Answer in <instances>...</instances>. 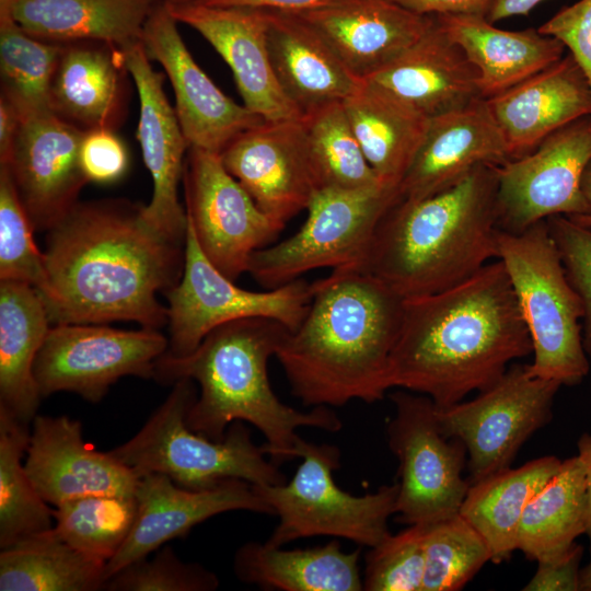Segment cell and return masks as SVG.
<instances>
[{
  "label": "cell",
  "instance_id": "obj_1",
  "mask_svg": "<svg viewBox=\"0 0 591 591\" xmlns=\"http://www.w3.org/2000/svg\"><path fill=\"white\" fill-rule=\"evenodd\" d=\"M47 231V287L40 296L51 324L134 321L159 329L167 323L157 294L179 282L185 243L150 225L142 205L78 201Z\"/></svg>",
  "mask_w": 591,
  "mask_h": 591
},
{
  "label": "cell",
  "instance_id": "obj_2",
  "mask_svg": "<svg viewBox=\"0 0 591 591\" xmlns=\"http://www.w3.org/2000/svg\"><path fill=\"white\" fill-rule=\"evenodd\" d=\"M532 343L503 264L449 289L404 299L390 357L391 386L447 408L494 385Z\"/></svg>",
  "mask_w": 591,
  "mask_h": 591
},
{
  "label": "cell",
  "instance_id": "obj_3",
  "mask_svg": "<svg viewBox=\"0 0 591 591\" xmlns=\"http://www.w3.org/2000/svg\"><path fill=\"white\" fill-rule=\"evenodd\" d=\"M403 304L386 285L355 266L313 282L301 324L275 355L292 395L312 407L381 401L392 389L390 357Z\"/></svg>",
  "mask_w": 591,
  "mask_h": 591
},
{
  "label": "cell",
  "instance_id": "obj_4",
  "mask_svg": "<svg viewBox=\"0 0 591 591\" xmlns=\"http://www.w3.org/2000/svg\"><path fill=\"white\" fill-rule=\"evenodd\" d=\"M288 332L280 322L266 317L222 324L185 356L165 351L154 363L153 379L161 384L189 379L199 385L186 417L195 432L219 441L231 424L245 421L263 433L266 443L262 447L273 462L292 460L302 440L299 428L337 432L343 422L328 406L301 412L273 391L268 361Z\"/></svg>",
  "mask_w": 591,
  "mask_h": 591
},
{
  "label": "cell",
  "instance_id": "obj_5",
  "mask_svg": "<svg viewBox=\"0 0 591 591\" xmlns=\"http://www.w3.org/2000/svg\"><path fill=\"white\" fill-rule=\"evenodd\" d=\"M498 166L482 164L451 187L395 200L355 267L403 299L454 287L497 259Z\"/></svg>",
  "mask_w": 591,
  "mask_h": 591
},
{
  "label": "cell",
  "instance_id": "obj_6",
  "mask_svg": "<svg viewBox=\"0 0 591 591\" xmlns=\"http://www.w3.org/2000/svg\"><path fill=\"white\" fill-rule=\"evenodd\" d=\"M497 259L509 276L531 343V375L580 384L590 360L582 340L583 309L569 282L546 220L513 233L499 229Z\"/></svg>",
  "mask_w": 591,
  "mask_h": 591
},
{
  "label": "cell",
  "instance_id": "obj_7",
  "mask_svg": "<svg viewBox=\"0 0 591 591\" xmlns=\"http://www.w3.org/2000/svg\"><path fill=\"white\" fill-rule=\"evenodd\" d=\"M166 399L127 442L109 451L141 477L150 473L169 476L188 489H207L227 479L254 486L286 482L277 464L267 459L243 421H234L222 440L192 430L187 413L197 398L195 382L181 379Z\"/></svg>",
  "mask_w": 591,
  "mask_h": 591
},
{
  "label": "cell",
  "instance_id": "obj_8",
  "mask_svg": "<svg viewBox=\"0 0 591 591\" xmlns=\"http://www.w3.org/2000/svg\"><path fill=\"white\" fill-rule=\"evenodd\" d=\"M298 457L302 462L290 480L253 485L279 519L267 542L283 546L299 538L334 536L370 548L390 534L387 525L396 511L397 483L354 496L334 479V471L340 464L336 445L302 439Z\"/></svg>",
  "mask_w": 591,
  "mask_h": 591
},
{
  "label": "cell",
  "instance_id": "obj_9",
  "mask_svg": "<svg viewBox=\"0 0 591 591\" xmlns=\"http://www.w3.org/2000/svg\"><path fill=\"white\" fill-rule=\"evenodd\" d=\"M397 198L398 189L383 185L317 190L300 230L256 251L247 273L263 287L274 289L317 268L357 266L381 218Z\"/></svg>",
  "mask_w": 591,
  "mask_h": 591
},
{
  "label": "cell",
  "instance_id": "obj_10",
  "mask_svg": "<svg viewBox=\"0 0 591 591\" xmlns=\"http://www.w3.org/2000/svg\"><path fill=\"white\" fill-rule=\"evenodd\" d=\"M395 414L387 425V443L398 461L396 520L430 524L460 512L470 480L462 472L467 452L440 428L437 405L406 390L391 394Z\"/></svg>",
  "mask_w": 591,
  "mask_h": 591
},
{
  "label": "cell",
  "instance_id": "obj_11",
  "mask_svg": "<svg viewBox=\"0 0 591 591\" xmlns=\"http://www.w3.org/2000/svg\"><path fill=\"white\" fill-rule=\"evenodd\" d=\"M165 296L170 324L166 352L185 356L213 328L236 320L273 318L294 331L309 309L312 283L299 278L267 291L242 289L207 258L187 221L183 275Z\"/></svg>",
  "mask_w": 591,
  "mask_h": 591
},
{
  "label": "cell",
  "instance_id": "obj_12",
  "mask_svg": "<svg viewBox=\"0 0 591 591\" xmlns=\"http://www.w3.org/2000/svg\"><path fill=\"white\" fill-rule=\"evenodd\" d=\"M560 386L531 375L526 364H511L473 399L437 407L441 431L466 449L470 483L510 467L526 440L552 420Z\"/></svg>",
  "mask_w": 591,
  "mask_h": 591
},
{
  "label": "cell",
  "instance_id": "obj_13",
  "mask_svg": "<svg viewBox=\"0 0 591 591\" xmlns=\"http://www.w3.org/2000/svg\"><path fill=\"white\" fill-rule=\"evenodd\" d=\"M167 348L158 329L55 324L36 356L34 379L42 397L68 391L99 403L123 376L153 379L154 363Z\"/></svg>",
  "mask_w": 591,
  "mask_h": 591
},
{
  "label": "cell",
  "instance_id": "obj_14",
  "mask_svg": "<svg viewBox=\"0 0 591 591\" xmlns=\"http://www.w3.org/2000/svg\"><path fill=\"white\" fill-rule=\"evenodd\" d=\"M182 182L187 221L202 253L233 281L286 225L258 208L218 153L189 147Z\"/></svg>",
  "mask_w": 591,
  "mask_h": 591
},
{
  "label": "cell",
  "instance_id": "obj_15",
  "mask_svg": "<svg viewBox=\"0 0 591 591\" xmlns=\"http://www.w3.org/2000/svg\"><path fill=\"white\" fill-rule=\"evenodd\" d=\"M591 161V115L547 136L531 152L498 166L499 229L519 233L553 216L589 212L582 192Z\"/></svg>",
  "mask_w": 591,
  "mask_h": 591
},
{
  "label": "cell",
  "instance_id": "obj_16",
  "mask_svg": "<svg viewBox=\"0 0 591 591\" xmlns=\"http://www.w3.org/2000/svg\"><path fill=\"white\" fill-rule=\"evenodd\" d=\"M177 23L159 1L143 25L141 43L171 81L174 109L188 146L220 154L240 134L265 119L212 82L187 49Z\"/></svg>",
  "mask_w": 591,
  "mask_h": 591
},
{
  "label": "cell",
  "instance_id": "obj_17",
  "mask_svg": "<svg viewBox=\"0 0 591 591\" xmlns=\"http://www.w3.org/2000/svg\"><path fill=\"white\" fill-rule=\"evenodd\" d=\"M220 158L258 208L283 224L308 209L317 192L302 118L263 120L234 138Z\"/></svg>",
  "mask_w": 591,
  "mask_h": 591
},
{
  "label": "cell",
  "instance_id": "obj_18",
  "mask_svg": "<svg viewBox=\"0 0 591 591\" xmlns=\"http://www.w3.org/2000/svg\"><path fill=\"white\" fill-rule=\"evenodd\" d=\"M137 513L123 546L106 563L105 581L139 559L148 557L173 538L217 514L246 510L274 514L254 486L243 479H227L207 489H188L169 476L150 473L141 476L135 494Z\"/></svg>",
  "mask_w": 591,
  "mask_h": 591
},
{
  "label": "cell",
  "instance_id": "obj_19",
  "mask_svg": "<svg viewBox=\"0 0 591 591\" xmlns=\"http://www.w3.org/2000/svg\"><path fill=\"white\" fill-rule=\"evenodd\" d=\"M121 49L139 96L136 137L153 182L152 197L148 205L142 206V215L159 232L185 243L187 216L179 204L177 190L189 146L164 92V76L153 69L141 40Z\"/></svg>",
  "mask_w": 591,
  "mask_h": 591
},
{
  "label": "cell",
  "instance_id": "obj_20",
  "mask_svg": "<svg viewBox=\"0 0 591 591\" xmlns=\"http://www.w3.org/2000/svg\"><path fill=\"white\" fill-rule=\"evenodd\" d=\"M83 131L53 112L22 119L8 167L35 230H49L78 202L89 183L80 165Z\"/></svg>",
  "mask_w": 591,
  "mask_h": 591
},
{
  "label": "cell",
  "instance_id": "obj_21",
  "mask_svg": "<svg viewBox=\"0 0 591 591\" xmlns=\"http://www.w3.org/2000/svg\"><path fill=\"white\" fill-rule=\"evenodd\" d=\"M166 5L178 23L196 30L228 63L248 109L265 120L302 118L274 72L266 10L204 3Z\"/></svg>",
  "mask_w": 591,
  "mask_h": 591
},
{
  "label": "cell",
  "instance_id": "obj_22",
  "mask_svg": "<svg viewBox=\"0 0 591 591\" xmlns=\"http://www.w3.org/2000/svg\"><path fill=\"white\" fill-rule=\"evenodd\" d=\"M24 467L42 498L57 507L89 495L135 496L136 472L83 439L82 425L66 415H36Z\"/></svg>",
  "mask_w": 591,
  "mask_h": 591
},
{
  "label": "cell",
  "instance_id": "obj_23",
  "mask_svg": "<svg viewBox=\"0 0 591 591\" xmlns=\"http://www.w3.org/2000/svg\"><path fill=\"white\" fill-rule=\"evenodd\" d=\"M312 26L360 81L385 68L433 24L393 0H325L293 12Z\"/></svg>",
  "mask_w": 591,
  "mask_h": 591
},
{
  "label": "cell",
  "instance_id": "obj_24",
  "mask_svg": "<svg viewBox=\"0 0 591 591\" xmlns=\"http://www.w3.org/2000/svg\"><path fill=\"white\" fill-rule=\"evenodd\" d=\"M511 160L486 100L429 118L422 142L398 186V199L442 192L482 164Z\"/></svg>",
  "mask_w": 591,
  "mask_h": 591
},
{
  "label": "cell",
  "instance_id": "obj_25",
  "mask_svg": "<svg viewBox=\"0 0 591 591\" xmlns=\"http://www.w3.org/2000/svg\"><path fill=\"white\" fill-rule=\"evenodd\" d=\"M512 159L547 136L591 115V86L568 54L505 92L486 100Z\"/></svg>",
  "mask_w": 591,
  "mask_h": 591
},
{
  "label": "cell",
  "instance_id": "obj_26",
  "mask_svg": "<svg viewBox=\"0 0 591 591\" xmlns=\"http://www.w3.org/2000/svg\"><path fill=\"white\" fill-rule=\"evenodd\" d=\"M364 81L385 90L428 118L485 100L476 68L436 18L416 43Z\"/></svg>",
  "mask_w": 591,
  "mask_h": 591
},
{
  "label": "cell",
  "instance_id": "obj_27",
  "mask_svg": "<svg viewBox=\"0 0 591 591\" xmlns=\"http://www.w3.org/2000/svg\"><path fill=\"white\" fill-rule=\"evenodd\" d=\"M61 44L50 85L51 112L81 131L116 130L130 92L123 49L99 40Z\"/></svg>",
  "mask_w": 591,
  "mask_h": 591
},
{
  "label": "cell",
  "instance_id": "obj_28",
  "mask_svg": "<svg viewBox=\"0 0 591 591\" xmlns=\"http://www.w3.org/2000/svg\"><path fill=\"white\" fill-rule=\"evenodd\" d=\"M267 48L276 79L302 116L344 102L362 84L303 19L266 10Z\"/></svg>",
  "mask_w": 591,
  "mask_h": 591
},
{
  "label": "cell",
  "instance_id": "obj_29",
  "mask_svg": "<svg viewBox=\"0 0 591 591\" xmlns=\"http://www.w3.org/2000/svg\"><path fill=\"white\" fill-rule=\"evenodd\" d=\"M436 19L476 68L485 100L555 63L566 49L560 40L538 28L501 30L479 15L444 14Z\"/></svg>",
  "mask_w": 591,
  "mask_h": 591
},
{
  "label": "cell",
  "instance_id": "obj_30",
  "mask_svg": "<svg viewBox=\"0 0 591 591\" xmlns=\"http://www.w3.org/2000/svg\"><path fill=\"white\" fill-rule=\"evenodd\" d=\"M50 324L34 287L0 281V412L27 426L42 399L33 368Z\"/></svg>",
  "mask_w": 591,
  "mask_h": 591
},
{
  "label": "cell",
  "instance_id": "obj_31",
  "mask_svg": "<svg viewBox=\"0 0 591 591\" xmlns=\"http://www.w3.org/2000/svg\"><path fill=\"white\" fill-rule=\"evenodd\" d=\"M360 552H346L332 540L322 546L286 549L269 542H247L235 553L236 577L264 590L360 591Z\"/></svg>",
  "mask_w": 591,
  "mask_h": 591
},
{
  "label": "cell",
  "instance_id": "obj_32",
  "mask_svg": "<svg viewBox=\"0 0 591 591\" xmlns=\"http://www.w3.org/2000/svg\"><path fill=\"white\" fill-rule=\"evenodd\" d=\"M343 104L378 178L384 186L398 189L422 142L429 118L367 81Z\"/></svg>",
  "mask_w": 591,
  "mask_h": 591
},
{
  "label": "cell",
  "instance_id": "obj_33",
  "mask_svg": "<svg viewBox=\"0 0 591 591\" xmlns=\"http://www.w3.org/2000/svg\"><path fill=\"white\" fill-rule=\"evenodd\" d=\"M159 0H20L14 21L30 35L53 43L99 40L120 48L141 40Z\"/></svg>",
  "mask_w": 591,
  "mask_h": 591
},
{
  "label": "cell",
  "instance_id": "obj_34",
  "mask_svg": "<svg viewBox=\"0 0 591 591\" xmlns=\"http://www.w3.org/2000/svg\"><path fill=\"white\" fill-rule=\"evenodd\" d=\"M560 465L557 456L545 455L471 483L459 513L482 535L493 563L508 560L517 551L519 524L526 503Z\"/></svg>",
  "mask_w": 591,
  "mask_h": 591
},
{
  "label": "cell",
  "instance_id": "obj_35",
  "mask_svg": "<svg viewBox=\"0 0 591 591\" xmlns=\"http://www.w3.org/2000/svg\"><path fill=\"white\" fill-rule=\"evenodd\" d=\"M588 526L586 468L577 454L526 503L517 535V551L541 561L566 552Z\"/></svg>",
  "mask_w": 591,
  "mask_h": 591
},
{
  "label": "cell",
  "instance_id": "obj_36",
  "mask_svg": "<svg viewBox=\"0 0 591 591\" xmlns=\"http://www.w3.org/2000/svg\"><path fill=\"white\" fill-rule=\"evenodd\" d=\"M105 566V561L70 546L51 529L1 548L0 590H103Z\"/></svg>",
  "mask_w": 591,
  "mask_h": 591
},
{
  "label": "cell",
  "instance_id": "obj_37",
  "mask_svg": "<svg viewBox=\"0 0 591 591\" xmlns=\"http://www.w3.org/2000/svg\"><path fill=\"white\" fill-rule=\"evenodd\" d=\"M302 123L317 190L383 185L358 142L343 102L331 103L303 115Z\"/></svg>",
  "mask_w": 591,
  "mask_h": 591
},
{
  "label": "cell",
  "instance_id": "obj_38",
  "mask_svg": "<svg viewBox=\"0 0 591 591\" xmlns=\"http://www.w3.org/2000/svg\"><path fill=\"white\" fill-rule=\"evenodd\" d=\"M30 426L0 412V547L54 528V510L31 482L22 459Z\"/></svg>",
  "mask_w": 591,
  "mask_h": 591
},
{
  "label": "cell",
  "instance_id": "obj_39",
  "mask_svg": "<svg viewBox=\"0 0 591 591\" xmlns=\"http://www.w3.org/2000/svg\"><path fill=\"white\" fill-rule=\"evenodd\" d=\"M61 50V43L36 38L15 21L0 23V94L23 118L51 112L50 85Z\"/></svg>",
  "mask_w": 591,
  "mask_h": 591
},
{
  "label": "cell",
  "instance_id": "obj_40",
  "mask_svg": "<svg viewBox=\"0 0 591 591\" xmlns=\"http://www.w3.org/2000/svg\"><path fill=\"white\" fill-rule=\"evenodd\" d=\"M136 513L135 496H82L56 507L53 530L73 548L107 563L128 537Z\"/></svg>",
  "mask_w": 591,
  "mask_h": 591
},
{
  "label": "cell",
  "instance_id": "obj_41",
  "mask_svg": "<svg viewBox=\"0 0 591 591\" xmlns=\"http://www.w3.org/2000/svg\"><path fill=\"white\" fill-rule=\"evenodd\" d=\"M421 591L463 589L488 561L482 535L460 514L426 524Z\"/></svg>",
  "mask_w": 591,
  "mask_h": 591
},
{
  "label": "cell",
  "instance_id": "obj_42",
  "mask_svg": "<svg viewBox=\"0 0 591 591\" xmlns=\"http://www.w3.org/2000/svg\"><path fill=\"white\" fill-rule=\"evenodd\" d=\"M8 167L0 165V281H18L40 294L47 287L45 256Z\"/></svg>",
  "mask_w": 591,
  "mask_h": 591
},
{
  "label": "cell",
  "instance_id": "obj_43",
  "mask_svg": "<svg viewBox=\"0 0 591 591\" xmlns=\"http://www.w3.org/2000/svg\"><path fill=\"white\" fill-rule=\"evenodd\" d=\"M426 524H412L389 534L366 555L363 590L421 591L425 573Z\"/></svg>",
  "mask_w": 591,
  "mask_h": 591
},
{
  "label": "cell",
  "instance_id": "obj_44",
  "mask_svg": "<svg viewBox=\"0 0 591 591\" xmlns=\"http://www.w3.org/2000/svg\"><path fill=\"white\" fill-rule=\"evenodd\" d=\"M151 559L134 561L103 586L108 591H213L217 575L198 563L181 560L171 546L160 547Z\"/></svg>",
  "mask_w": 591,
  "mask_h": 591
},
{
  "label": "cell",
  "instance_id": "obj_45",
  "mask_svg": "<svg viewBox=\"0 0 591 591\" xmlns=\"http://www.w3.org/2000/svg\"><path fill=\"white\" fill-rule=\"evenodd\" d=\"M546 222L567 278L582 303V340L591 361V227L560 215L547 218Z\"/></svg>",
  "mask_w": 591,
  "mask_h": 591
},
{
  "label": "cell",
  "instance_id": "obj_46",
  "mask_svg": "<svg viewBox=\"0 0 591 591\" xmlns=\"http://www.w3.org/2000/svg\"><path fill=\"white\" fill-rule=\"evenodd\" d=\"M79 159L88 182L100 184L118 181L129 163L125 143L111 129L83 131Z\"/></svg>",
  "mask_w": 591,
  "mask_h": 591
},
{
  "label": "cell",
  "instance_id": "obj_47",
  "mask_svg": "<svg viewBox=\"0 0 591 591\" xmlns=\"http://www.w3.org/2000/svg\"><path fill=\"white\" fill-rule=\"evenodd\" d=\"M538 31L564 44L591 86V0H579L561 9Z\"/></svg>",
  "mask_w": 591,
  "mask_h": 591
},
{
  "label": "cell",
  "instance_id": "obj_48",
  "mask_svg": "<svg viewBox=\"0 0 591 591\" xmlns=\"http://www.w3.org/2000/svg\"><path fill=\"white\" fill-rule=\"evenodd\" d=\"M583 547L576 542L564 553L537 561V569L524 591H579Z\"/></svg>",
  "mask_w": 591,
  "mask_h": 591
},
{
  "label": "cell",
  "instance_id": "obj_49",
  "mask_svg": "<svg viewBox=\"0 0 591 591\" xmlns=\"http://www.w3.org/2000/svg\"><path fill=\"white\" fill-rule=\"evenodd\" d=\"M425 15H479L487 16L494 0H393Z\"/></svg>",
  "mask_w": 591,
  "mask_h": 591
},
{
  "label": "cell",
  "instance_id": "obj_50",
  "mask_svg": "<svg viewBox=\"0 0 591 591\" xmlns=\"http://www.w3.org/2000/svg\"><path fill=\"white\" fill-rule=\"evenodd\" d=\"M22 119L19 109L0 94V164L9 160Z\"/></svg>",
  "mask_w": 591,
  "mask_h": 591
},
{
  "label": "cell",
  "instance_id": "obj_51",
  "mask_svg": "<svg viewBox=\"0 0 591 591\" xmlns=\"http://www.w3.org/2000/svg\"><path fill=\"white\" fill-rule=\"evenodd\" d=\"M325 0H205L204 4L217 7H247L264 10L298 12L313 8Z\"/></svg>",
  "mask_w": 591,
  "mask_h": 591
},
{
  "label": "cell",
  "instance_id": "obj_52",
  "mask_svg": "<svg viewBox=\"0 0 591 591\" xmlns=\"http://www.w3.org/2000/svg\"><path fill=\"white\" fill-rule=\"evenodd\" d=\"M543 1L545 0H494L486 18L496 23L511 16L526 15Z\"/></svg>",
  "mask_w": 591,
  "mask_h": 591
},
{
  "label": "cell",
  "instance_id": "obj_53",
  "mask_svg": "<svg viewBox=\"0 0 591 591\" xmlns=\"http://www.w3.org/2000/svg\"><path fill=\"white\" fill-rule=\"evenodd\" d=\"M578 455L583 462L586 468L587 478V494H588V526L587 536L590 541L591 548V433L584 432L577 441ZM591 555V552H590ZM591 561V556H590Z\"/></svg>",
  "mask_w": 591,
  "mask_h": 591
},
{
  "label": "cell",
  "instance_id": "obj_54",
  "mask_svg": "<svg viewBox=\"0 0 591 591\" xmlns=\"http://www.w3.org/2000/svg\"><path fill=\"white\" fill-rule=\"evenodd\" d=\"M582 192L584 194V197L588 201V205H589V212L587 215H583V216H580V217H576V218H570L572 219L573 221L580 223V224H583V225H589L591 227V161L590 163L588 164L584 173H583V177H582Z\"/></svg>",
  "mask_w": 591,
  "mask_h": 591
},
{
  "label": "cell",
  "instance_id": "obj_55",
  "mask_svg": "<svg viewBox=\"0 0 591 591\" xmlns=\"http://www.w3.org/2000/svg\"><path fill=\"white\" fill-rule=\"evenodd\" d=\"M20 0H0V23L14 21L13 11Z\"/></svg>",
  "mask_w": 591,
  "mask_h": 591
},
{
  "label": "cell",
  "instance_id": "obj_56",
  "mask_svg": "<svg viewBox=\"0 0 591 591\" xmlns=\"http://www.w3.org/2000/svg\"><path fill=\"white\" fill-rule=\"evenodd\" d=\"M591 591V561L580 570L579 591Z\"/></svg>",
  "mask_w": 591,
  "mask_h": 591
},
{
  "label": "cell",
  "instance_id": "obj_57",
  "mask_svg": "<svg viewBox=\"0 0 591 591\" xmlns=\"http://www.w3.org/2000/svg\"><path fill=\"white\" fill-rule=\"evenodd\" d=\"M165 4L175 5V4H190V3H201L205 0H159Z\"/></svg>",
  "mask_w": 591,
  "mask_h": 591
}]
</instances>
